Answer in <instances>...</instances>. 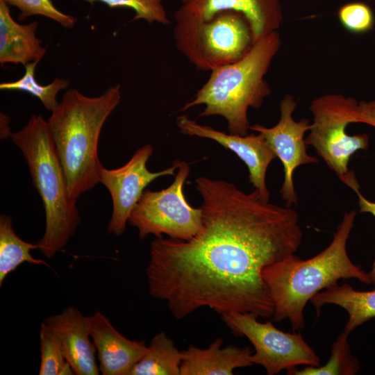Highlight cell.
Here are the masks:
<instances>
[{"mask_svg":"<svg viewBox=\"0 0 375 375\" xmlns=\"http://www.w3.org/2000/svg\"><path fill=\"white\" fill-rule=\"evenodd\" d=\"M121 98L119 84L94 97L69 89L47 121L69 197L74 200L99 183L103 167L98 157L99 135Z\"/></svg>","mask_w":375,"mask_h":375,"instance_id":"3","label":"cell"},{"mask_svg":"<svg viewBox=\"0 0 375 375\" xmlns=\"http://www.w3.org/2000/svg\"><path fill=\"white\" fill-rule=\"evenodd\" d=\"M8 6L16 7L20 14L18 19L23 21L33 15H42L48 17L66 28H72L76 19L69 15H67L53 4L51 0H3Z\"/></svg>","mask_w":375,"mask_h":375,"instance_id":"25","label":"cell"},{"mask_svg":"<svg viewBox=\"0 0 375 375\" xmlns=\"http://www.w3.org/2000/svg\"><path fill=\"white\" fill-rule=\"evenodd\" d=\"M9 118L5 114L1 113V139L7 138L12 133L9 128Z\"/></svg>","mask_w":375,"mask_h":375,"instance_id":"29","label":"cell"},{"mask_svg":"<svg viewBox=\"0 0 375 375\" xmlns=\"http://www.w3.org/2000/svg\"><path fill=\"white\" fill-rule=\"evenodd\" d=\"M218 338L208 348L190 345L182 351L180 375H232L234 369L253 365L250 347H222Z\"/></svg>","mask_w":375,"mask_h":375,"instance_id":"16","label":"cell"},{"mask_svg":"<svg viewBox=\"0 0 375 375\" xmlns=\"http://www.w3.org/2000/svg\"><path fill=\"white\" fill-rule=\"evenodd\" d=\"M91 4L98 1L110 8H128L135 12L131 21L143 19L148 24L159 23L168 25L169 19L162 5L163 0H81Z\"/></svg>","mask_w":375,"mask_h":375,"instance_id":"24","label":"cell"},{"mask_svg":"<svg viewBox=\"0 0 375 375\" xmlns=\"http://www.w3.org/2000/svg\"><path fill=\"white\" fill-rule=\"evenodd\" d=\"M297 105L294 97L286 94L281 101V117L275 126L267 128L257 124L249 127L263 135L283 165L284 179L280 194L288 207L297 204L298 200L293 181L294 170L302 165L318 162L306 151L304 134L310 129L311 123L307 119L296 122L292 117Z\"/></svg>","mask_w":375,"mask_h":375,"instance_id":"11","label":"cell"},{"mask_svg":"<svg viewBox=\"0 0 375 375\" xmlns=\"http://www.w3.org/2000/svg\"><path fill=\"white\" fill-rule=\"evenodd\" d=\"M176 49L201 71H212L235 62L251 49L253 37L246 17L238 12H219L206 20H174Z\"/></svg>","mask_w":375,"mask_h":375,"instance_id":"6","label":"cell"},{"mask_svg":"<svg viewBox=\"0 0 375 375\" xmlns=\"http://www.w3.org/2000/svg\"><path fill=\"white\" fill-rule=\"evenodd\" d=\"M356 215V210L345 212L330 244L312 258L302 260L294 253L264 268L262 278L274 306V321L288 319L293 330L301 329L304 308L319 292L340 279L372 284L369 272L355 265L347 251Z\"/></svg>","mask_w":375,"mask_h":375,"instance_id":"2","label":"cell"},{"mask_svg":"<svg viewBox=\"0 0 375 375\" xmlns=\"http://www.w3.org/2000/svg\"><path fill=\"white\" fill-rule=\"evenodd\" d=\"M43 322L58 337L75 374H99L96 349L86 326L85 316L78 308L68 306Z\"/></svg>","mask_w":375,"mask_h":375,"instance_id":"15","label":"cell"},{"mask_svg":"<svg viewBox=\"0 0 375 375\" xmlns=\"http://www.w3.org/2000/svg\"><path fill=\"white\" fill-rule=\"evenodd\" d=\"M226 10L238 12L246 17L253 42L278 31L283 19L280 0H181L174 19L206 20Z\"/></svg>","mask_w":375,"mask_h":375,"instance_id":"13","label":"cell"},{"mask_svg":"<svg viewBox=\"0 0 375 375\" xmlns=\"http://www.w3.org/2000/svg\"><path fill=\"white\" fill-rule=\"evenodd\" d=\"M182 351L163 331L151 339L142 358L129 375H180Z\"/></svg>","mask_w":375,"mask_h":375,"instance_id":"20","label":"cell"},{"mask_svg":"<svg viewBox=\"0 0 375 375\" xmlns=\"http://www.w3.org/2000/svg\"><path fill=\"white\" fill-rule=\"evenodd\" d=\"M358 101L340 94H327L314 99L310 110L313 116L310 133L305 139L312 145L328 167L339 177L349 171L351 157L369 146L365 133L350 135L346 128L354 123L353 115Z\"/></svg>","mask_w":375,"mask_h":375,"instance_id":"8","label":"cell"},{"mask_svg":"<svg viewBox=\"0 0 375 375\" xmlns=\"http://www.w3.org/2000/svg\"><path fill=\"white\" fill-rule=\"evenodd\" d=\"M349 334L342 332L332 345L331 354L324 365L306 366L301 369L287 371L292 375H354L360 369L358 359L353 356L348 342Z\"/></svg>","mask_w":375,"mask_h":375,"instance_id":"21","label":"cell"},{"mask_svg":"<svg viewBox=\"0 0 375 375\" xmlns=\"http://www.w3.org/2000/svg\"><path fill=\"white\" fill-rule=\"evenodd\" d=\"M40 375L75 374L67 361L58 337L42 322L40 329Z\"/></svg>","mask_w":375,"mask_h":375,"instance_id":"23","label":"cell"},{"mask_svg":"<svg viewBox=\"0 0 375 375\" xmlns=\"http://www.w3.org/2000/svg\"><path fill=\"white\" fill-rule=\"evenodd\" d=\"M201 226L188 240L156 238L147 267L149 292L183 319L208 307L221 315L273 316L265 267L294 254L302 240L297 212L246 193L233 183L199 176Z\"/></svg>","mask_w":375,"mask_h":375,"instance_id":"1","label":"cell"},{"mask_svg":"<svg viewBox=\"0 0 375 375\" xmlns=\"http://www.w3.org/2000/svg\"><path fill=\"white\" fill-rule=\"evenodd\" d=\"M317 314L325 304H334L344 309L349 319L344 332L349 334L358 326L375 318V288L358 290L347 283L334 285L317 293L311 299Z\"/></svg>","mask_w":375,"mask_h":375,"instance_id":"18","label":"cell"},{"mask_svg":"<svg viewBox=\"0 0 375 375\" xmlns=\"http://www.w3.org/2000/svg\"><path fill=\"white\" fill-rule=\"evenodd\" d=\"M222 317L234 334L245 336L252 344L253 365L262 366L268 375L298 365H320L319 356L300 333L283 332L271 322H259L251 313L233 312Z\"/></svg>","mask_w":375,"mask_h":375,"instance_id":"9","label":"cell"},{"mask_svg":"<svg viewBox=\"0 0 375 375\" xmlns=\"http://www.w3.org/2000/svg\"><path fill=\"white\" fill-rule=\"evenodd\" d=\"M353 121L354 123H364L375 127V99L369 101L358 102Z\"/></svg>","mask_w":375,"mask_h":375,"instance_id":"28","label":"cell"},{"mask_svg":"<svg viewBox=\"0 0 375 375\" xmlns=\"http://www.w3.org/2000/svg\"><path fill=\"white\" fill-rule=\"evenodd\" d=\"M280 46L278 31L261 38L241 59L211 71L207 81L179 111L205 105L200 117L222 116L229 133L247 135L251 126L249 108H260L271 93L265 76Z\"/></svg>","mask_w":375,"mask_h":375,"instance_id":"4","label":"cell"},{"mask_svg":"<svg viewBox=\"0 0 375 375\" xmlns=\"http://www.w3.org/2000/svg\"><path fill=\"white\" fill-rule=\"evenodd\" d=\"M10 138L21 150L42 201L45 230L38 244L40 252L50 259L66 247L81 224L76 200L69 197L47 122L41 115H32Z\"/></svg>","mask_w":375,"mask_h":375,"instance_id":"5","label":"cell"},{"mask_svg":"<svg viewBox=\"0 0 375 375\" xmlns=\"http://www.w3.org/2000/svg\"><path fill=\"white\" fill-rule=\"evenodd\" d=\"M190 172L185 161L178 160L173 183L160 191L146 190L131 212L128 223L138 228L139 237L149 235L188 240L201 226L200 207H192L184 196L183 185Z\"/></svg>","mask_w":375,"mask_h":375,"instance_id":"7","label":"cell"},{"mask_svg":"<svg viewBox=\"0 0 375 375\" xmlns=\"http://www.w3.org/2000/svg\"><path fill=\"white\" fill-rule=\"evenodd\" d=\"M38 22L28 24L17 22L9 6L0 0V63L22 64L40 62L46 53L36 35Z\"/></svg>","mask_w":375,"mask_h":375,"instance_id":"17","label":"cell"},{"mask_svg":"<svg viewBox=\"0 0 375 375\" xmlns=\"http://www.w3.org/2000/svg\"><path fill=\"white\" fill-rule=\"evenodd\" d=\"M38 62L35 61L25 65V72L22 78L14 82L1 83L0 89L29 93L39 99L44 108L51 112L58 104L56 99L58 93L69 85V81L56 77L48 85L40 84L35 78V67Z\"/></svg>","mask_w":375,"mask_h":375,"instance_id":"22","label":"cell"},{"mask_svg":"<svg viewBox=\"0 0 375 375\" xmlns=\"http://www.w3.org/2000/svg\"><path fill=\"white\" fill-rule=\"evenodd\" d=\"M88 333L96 349L103 375H129L147 351L144 340H133L122 335L100 311L85 316Z\"/></svg>","mask_w":375,"mask_h":375,"instance_id":"14","label":"cell"},{"mask_svg":"<svg viewBox=\"0 0 375 375\" xmlns=\"http://www.w3.org/2000/svg\"><path fill=\"white\" fill-rule=\"evenodd\" d=\"M38 249V243L27 242L15 233L12 219L10 215L1 214L0 216V286L12 272L24 262L35 265H50L44 260L35 258L31 250Z\"/></svg>","mask_w":375,"mask_h":375,"instance_id":"19","label":"cell"},{"mask_svg":"<svg viewBox=\"0 0 375 375\" xmlns=\"http://www.w3.org/2000/svg\"><path fill=\"white\" fill-rule=\"evenodd\" d=\"M153 147L147 144L139 148L123 166L108 169L103 166L99 172V183L109 191L112 202V212L108 225L109 233L121 235L126 229L130 215L145 188L155 179L175 175L178 160L164 170L151 172L147 162L153 154Z\"/></svg>","mask_w":375,"mask_h":375,"instance_id":"10","label":"cell"},{"mask_svg":"<svg viewBox=\"0 0 375 375\" xmlns=\"http://www.w3.org/2000/svg\"><path fill=\"white\" fill-rule=\"evenodd\" d=\"M340 180L357 194L358 197L360 212H369L372 214L375 217V203L369 201L361 194L360 191V185L356 180L354 172L353 171H349V172L342 177ZM369 274L372 283L375 287V257Z\"/></svg>","mask_w":375,"mask_h":375,"instance_id":"27","label":"cell"},{"mask_svg":"<svg viewBox=\"0 0 375 375\" xmlns=\"http://www.w3.org/2000/svg\"><path fill=\"white\" fill-rule=\"evenodd\" d=\"M181 133L215 141L235 153L248 168L249 181L266 200L270 193L266 185V173L270 162L276 156L261 133L244 136L225 133L211 126L202 125L182 115L176 118Z\"/></svg>","mask_w":375,"mask_h":375,"instance_id":"12","label":"cell"},{"mask_svg":"<svg viewBox=\"0 0 375 375\" xmlns=\"http://www.w3.org/2000/svg\"><path fill=\"white\" fill-rule=\"evenodd\" d=\"M342 25L353 33H365L372 29L374 15L371 8L363 2H351L343 5L338 10Z\"/></svg>","mask_w":375,"mask_h":375,"instance_id":"26","label":"cell"}]
</instances>
